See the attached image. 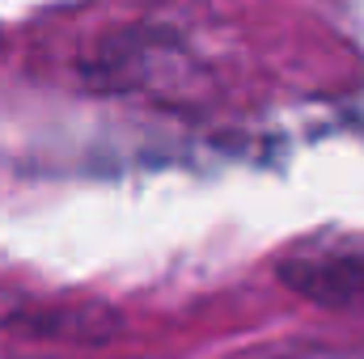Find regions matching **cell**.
I'll use <instances>...</instances> for the list:
<instances>
[{
  "mask_svg": "<svg viewBox=\"0 0 364 359\" xmlns=\"http://www.w3.org/2000/svg\"><path fill=\"white\" fill-rule=\"evenodd\" d=\"M275 279L309 304L364 313V233H322L296 241L275 263Z\"/></svg>",
  "mask_w": 364,
  "mask_h": 359,
  "instance_id": "cell-1",
  "label": "cell"
}]
</instances>
